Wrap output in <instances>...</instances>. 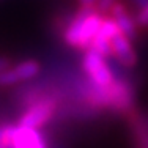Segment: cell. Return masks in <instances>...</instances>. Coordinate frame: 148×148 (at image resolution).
<instances>
[{
    "label": "cell",
    "mask_w": 148,
    "mask_h": 148,
    "mask_svg": "<svg viewBox=\"0 0 148 148\" xmlns=\"http://www.w3.org/2000/svg\"><path fill=\"white\" fill-rule=\"evenodd\" d=\"M43 71V66L38 60L27 58L16 65H10L0 71V87H16L25 82L35 80Z\"/></svg>",
    "instance_id": "3957f363"
},
{
    "label": "cell",
    "mask_w": 148,
    "mask_h": 148,
    "mask_svg": "<svg viewBox=\"0 0 148 148\" xmlns=\"http://www.w3.org/2000/svg\"><path fill=\"white\" fill-rule=\"evenodd\" d=\"M80 69L91 82L99 87H107L114 82V73L109 66L107 57L93 49H87L82 52Z\"/></svg>",
    "instance_id": "7a4b0ae2"
},
{
    "label": "cell",
    "mask_w": 148,
    "mask_h": 148,
    "mask_svg": "<svg viewBox=\"0 0 148 148\" xmlns=\"http://www.w3.org/2000/svg\"><path fill=\"white\" fill-rule=\"evenodd\" d=\"M115 2H117V0H96L95 6H96V10H98V11H101L103 14H107L109 8H110Z\"/></svg>",
    "instance_id": "ba28073f"
},
{
    "label": "cell",
    "mask_w": 148,
    "mask_h": 148,
    "mask_svg": "<svg viewBox=\"0 0 148 148\" xmlns=\"http://www.w3.org/2000/svg\"><path fill=\"white\" fill-rule=\"evenodd\" d=\"M11 65V60L8 57H3V55H0V71H3L5 68H8V66Z\"/></svg>",
    "instance_id": "30bf717a"
},
{
    "label": "cell",
    "mask_w": 148,
    "mask_h": 148,
    "mask_svg": "<svg viewBox=\"0 0 148 148\" xmlns=\"http://www.w3.org/2000/svg\"><path fill=\"white\" fill-rule=\"evenodd\" d=\"M0 137H2V126H0ZM0 148H2V143H0Z\"/></svg>",
    "instance_id": "7c38bea8"
},
{
    "label": "cell",
    "mask_w": 148,
    "mask_h": 148,
    "mask_svg": "<svg viewBox=\"0 0 148 148\" xmlns=\"http://www.w3.org/2000/svg\"><path fill=\"white\" fill-rule=\"evenodd\" d=\"M126 2H128V6L131 8V11H137V10L147 5L148 0H126Z\"/></svg>",
    "instance_id": "9c48e42d"
},
{
    "label": "cell",
    "mask_w": 148,
    "mask_h": 148,
    "mask_svg": "<svg viewBox=\"0 0 148 148\" xmlns=\"http://www.w3.org/2000/svg\"><path fill=\"white\" fill-rule=\"evenodd\" d=\"M110 47H112V57L118 63H121L123 66L134 69L139 65V55H137V51L134 47V43L121 32H118L110 40Z\"/></svg>",
    "instance_id": "5b68a950"
},
{
    "label": "cell",
    "mask_w": 148,
    "mask_h": 148,
    "mask_svg": "<svg viewBox=\"0 0 148 148\" xmlns=\"http://www.w3.org/2000/svg\"><path fill=\"white\" fill-rule=\"evenodd\" d=\"M104 16L101 11H98L96 6H80L74 11L71 21L65 30L62 32L60 38L65 43V46L76 51H87L90 47L93 38L96 36L98 30L101 27Z\"/></svg>",
    "instance_id": "6da1fadb"
},
{
    "label": "cell",
    "mask_w": 148,
    "mask_h": 148,
    "mask_svg": "<svg viewBox=\"0 0 148 148\" xmlns=\"http://www.w3.org/2000/svg\"><path fill=\"white\" fill-rule=\"evenodd\" d=\"M132 16L140 30H148V3L137 11H132Z\"/></svg>",
    "instance_id": "52a82bcc"
},
{
    "label": "cell",
    "mask_w": 148,
    "mask_h": 148,
    "mask_svg": "<svg viewBox=\"0 0 148 148\" xmlns=\"http://www.w3.org/2000/svg\"><path fill=\"white\" fill-rule=\"evenodd\" d=\"M13 148H49L44 134L36 128L14 125L13 129Z\"/></svg>",
    "instance_id": "8992f818"
},
{
    "label": "cell",
    "mask_w": 148,
    "mask_h": 148,
    "mask_svg": "<svg viewBox=\"0 0 148 148\" xmlns=\"http://www.w3.org/2000/svg\"><path fill=\"white\" fill-rule=\"evenodd\" d=\"M107 14L115 21V24L118 25V29L123 35H126L132 43H139L140 41V32L142 30L137 27L136 21H134V16H132V11L128 6V3L123 2V0H117V2L109 8Z\"/></svg>",
    "instance_id": "277c9868"
},
{
    "label": "cell",
    "mask_w": 148,
    "mask_h": 148,
    "mask_svg": "<svg viewBox=\"0 0 148 148\" xmlns=\"http://www.w3.org/2000/svg\"><path fill=\"white\" fill-rule=\"evenodd\" d=\"M77 3H79L80 6H91L96 3V0H77Z\"/></svg>",
    "instance_id": "8fae6325"
}]
</instances>
